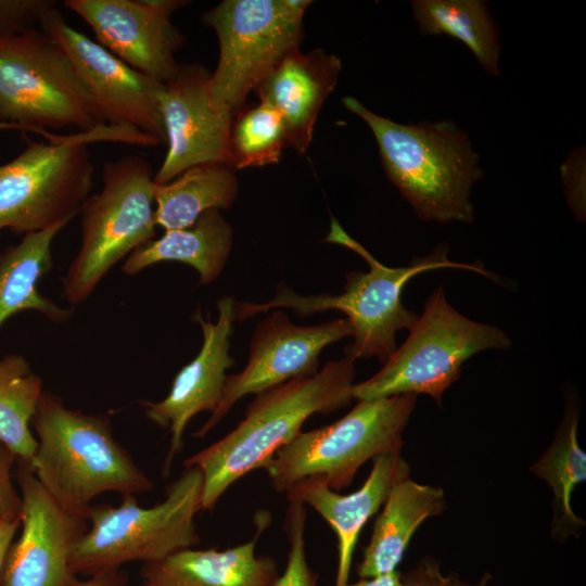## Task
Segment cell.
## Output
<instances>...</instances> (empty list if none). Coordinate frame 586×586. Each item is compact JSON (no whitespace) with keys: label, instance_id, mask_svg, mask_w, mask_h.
<instances>
[{"label":"cell","instance_id":"6da1fadb","mask_svg":"<svg viewBox=\"0 0 586 586\" xmlns=\"http://www.w3.org/2000/svg\"><path fill=\"white\" fill-rule=\"evenodd\" d=\"M347 358L327 362L314 375L292 379L256 394L244 418L222 438L183 462L203 474L201 511H212L235 481L264 466L301 432L315 413L347 406L355 379Z\"/></svg>","mask_w":586,"mask_h":586},{"label":"cell","instance_id":"7a4b0ae2","mask_svg":"<svg viewBox=\"0 0 586 586\" xmlns=\"http://www.w3.org/2000/svg\"><path fill=\"white\" fill-rule=\"evenodd\" d=\"M327 242L343 245L369 265V271H351L345 277L343 292L336 295L319 294L304 296L279 285L273 298L265 303L239 302L234 304L235 320H245L276 308H291L301 316L327 310H340L346 315L352 328V344L344 348L345 358L355 362L359 358L377 357L385 362L396 351L395 335L409 330L418 315L402 302L404 286L413 277L441 268L467 269L495 281L496 276L483 266L462 264L447 258V247L435 249L424 257H416L408 266L388 267L377 260L360 243L349 237L339 221L331 219Z\"/></svg>","mask_w":586,"mask_h":586},{"label":"cell","instance_id":"3957f363","mask_svg":"<svg viewBox=\"0 0 586 586\" xmlns=\"http://www.w3.org/2000/svg\"><path fill=\"white\" fill-rule=\"evenodd\" d=\"M342 103L368 125L388 179L420 219L473 221L470 193L483 171L469 137L454 122L404 125L353 97H344Z\"/></svg>","mask_w":586,"mask_h":586},{"label":"cell","instance_id":"277c9868","mask_svg":"<svg viewBox=\"0 0 586 586\" xmlns=\"http://www.w3.org/2000/svg\"><path fill=\"white\" fill-rule=\"evenodd\" d=\"M31 425L37 449L29 468L66 512L87 519L91 501L103 493L136 496L153 488L105 416L69 409L43 391Z\"/></svg>","mask_w":586,"mask_h":586},{"label":"cell","instance_id":"5b68a950","mask_svg":"<svg viewBox=\"0 0 586 586\" xmlns=\"http://www.w3.org/2000/svg\"><path fill=\"white\" fill-rule=\"evenodd\" d=\"M202 489L201 470L188 467L154 507H140L135 495H124L117 507L92 506L87 517L91 526L72 550V570L90 576L131 561L155 562L199 545L195 515Z\"/></svg>","mask_w":586,"mask_h":586},{"label":"cell","instance_id":"8992f818","mask_svg":"<svg viewBox=\"0 0 586 586\" xmlns=\"http://www.w3.org/2000/svg\"><path fill=\"white\" fill-rule=\"evenodd\" d=\"M0 122L44 137L107 125L65 51L38 28L0 36Z\"/></svg>","mask_w":586,"mask_h":586},{"label":"cell","instance_id":"52a82bcc","mask_svg":"<svg viewBox=\"0 0 586 586\" xmlns=\"http://www.w3.org/2000/svg\"><path fill=\"white\" fill-rule=\"evenodd\" d=\"M102 189L80 214V245L62 281L72 305L86 302L126 255L155 238V182L151 165L137 155L106 162Z\"/></svg>","mask_w":586,"mask_h":586},{"label":"cell","instance_id":"ba28073f","mask_svg":"<svg viewBox=\"0 0 586 586\" xmlns=\"http://www.w3.org/2000/svg\"><path fill=\"white\" fill-rule=\"evenodd\" d=\"M508 335L498 327L476 322L458 313L440 285L406 341L366 381L353 385V399L368 400L398 394H428L440 406L444 392L461 374L462 365L484 349H506Z\"/></svg>","mask_w":586,"mask_h":586},{"label":"cell","instance_id":"9c48e42d","mask_svg":"<svg viewBox=\"0 0 586 586\" xmlns=\"http://www.w3.org/2000/svg\"><path fill=\"white\" fill-rule=\"evenodd\" d=\"M417 395L358 400L337 421L301 432L264 466L271 487L281 493L296 482L319 476L331 489L347 487L369 459L402 448V434Z\"/></svg>","mask_w":586,"mask_h":586},{"label":"cell","instance_id":"30bf717a","mask_svg":"<svg viewBox=\"0 0 586 586\" xmlns=\"http://www.w3.org/2000/svg\"><path fill=\"white\" fill-rule=\"evenodd\" d=\"M103 127L71 136L27 139L25 149L0 165V230L28 234L68 224L90 195L94 166L87 143L105 140Z\"/></svg>","mask_w":586,"mask_h":586},{"label":"cell","instance_id":"8fae6325","mask_svg":"<svg viewBox=\"0 0 586 586\" xmlns=\"http://www.w3.org/2000/svg\"><path fill=\"white\" fill-rule=\"evenodd\" d=\"M308 0H225L202 15L219 42L211 91L235 114L250 92L285 58L300 50Z\"/></svg>","mask_w":586,"mask_h":586},{"label":"cell","instance_id":"7c38bea8","mask_svg":"<svg viewBox=\"0 0 586 586\" xmlns=\"http://www.w3.org/2000/svg\"><path fill=\"white\" fill-rule=\"evenodd\" d=\"M349 335L352 328L347 319L297 326L282 310L273 311L253 333L246 366L241 372L227 377L218 406L193 435L204 437L247 394L316 374L321 351Z\"/></svg>","mask_w":586,"mask_h":586},{"label":"cell","instance_id":"4fadbf2b","mask_svg":"<svg viewBox=\"0 0 586 586\" xmlns=\"http://www.w3.org/2000/svg\"><path fill=\"white\" fill-rule=\"evenodd\" d=\"M209 77L200 64H179L176 74L160 84L157 103L168 148L154 174L155 184L166 183L196 164L231 165L229 140L234 114L216 102Z\"/></svg>","mask_w":586,"mask_h":586},{"label":"cell","instance_id":"5bb4252c","mask_svg":"<svg viewBox=\"0 0 586 586\" xmlns=\"http://www.w3.org/2000/svg\"><path fill=\"white\" fill-rule=\"evenodd\" d=\"M39 27L65 51L100 104L107 124L128 127L165 141L157 103L161 82L73 28L56 8L44 15Z\"/></svg>","mask_w":586,"mask_h":586},{"label":"cell","instance_id":"9a60e30c","mask_svg":"<svg viewBox=\"0 0 586 586\" xmlns=\"http://www.w3.org/2000/svg\"><path fill=\"white\" fill-rule=\"evenodd\" d=\"M22 532L8 551L0 586H77L71 555L87 531V519L66 512L22 463Z\"/></svg>","mask_w":586,"mask_h":586},{"label":"cell","instance_id":"2e32d148","mask_svg":"<svg viewBox=\"0 0 586 586\" xmlns=\"http://www.w3.org/2000/svg\"><path fill=\"white\" fill-rule=\"evenodd\" d=\"M180 0H66L92 29L97 42L135 69L164 82L177 72L175 53L184 37L170 16Z\"/></svg>","mask_w":586,"mask_h":586},{"label":"cell","instance_id":"e0dca14e","mask_svg":"<svg viewBox=\"0 0 586 586\" xmlns=\"http://www.w3.org/2000/svg\"><path fill=\"white\" fill-rule=\"evenodd\" d=\"M234 301L229 296L218 302V319L205 320L198 309L194 320L203 332L202 347L196 357L175 377L168 395L160 402L143 400L148 419L170 433V446L164 463V474L170 472L174 457L182 448V436L189 421L201 411L211 413L218 406L227 370L234 365L229 354L233 333Z\"/></svg>","mask_w":586,"mask_h":586},{"label":"cell","instance_id":"ac0fdd59","mask_svg":"<svg viewBox=\"0 0 586 586\" xmlns=\"http://www.w3.org/2000/svg\"><path fill=\"white\" fill-rule=\"evenodd\" d=\"M402 448L377 456L364 484L341 495L319 476L303 479L285 491L286 500L309 505L332 527L337 537V569L334 586H347L359 533L383 506L391 489L409 477L410 469Z\"/></svg>","mask_w":586,"mask_h":586},{"label":"cell","instance_id":"d6986e66","mask_svg":"<svg viewBox=\"0 0 586 586\" xmlns=\"http://www.w3.org/2000/svg\"><path fill=\"white\" fill-rule=\"evenodd\" d=\"M341 60L322 49L300 50L285 58L255 89L259 101L280 114L288 145L304 154L319 112L337 84Z\"/></svg>","mask_w":586,"mask_h":586},{"label":"cell","instance_id":"ffe728a7","mask_svg":"<svg viewBox=\"0 0 586 586\" xmlns=\"http://www.w3.org/2000/svg\"><path fill=\"white\" fill-rule=\"evenodd\" d=\"M267 520L259 515L253 539L235 547L188 548L143 563L138 586H269L279 575L277 561L255 551Z\"/></svg>","mask_w":586,"mask_h":586},{"label":"cell","instance_id":"44dd1931","mask_svg":"<svg viewBox=\"0 0 586 586\" xmlns=\"http://www.w3.org/2000/svg\"><path fill=\"white\" fill-rule=\"evenodd\" d=\"M444 510L445 495L441 487L419 484L409 477L395 484L357 564L358 576L370 578L397 571L419 525Z\"/></svg>","mask_w":586,"mask_h":586},{"label":"cell","instance_id":"7402d4cb","mask_svg":"<svg viewBox=\"0 0 586 586\" xmlns=\"http://www.w3.org/2000/svg\"><path fill=\"white\" fill-rule=\"evenodd\" d=\"M233 231L217 209L202 214L192 225L167 230L135 250L123 264L125 275H137L160 262H181L194 268L200 284L220 275L232 247Z\"/></svg>","mask_w":586,"mask_h":586},{"label":"cell","instance_id":"603a6c76","mask_svg":"<svg viewBox=\"0 0 586 586\" xmlns=\"http://www.w3.org/2000/svg\"><path fill=\"white\" fill-rule=\"evenodd\" d=\"M66 225L61 222L25 234L20 243L1 254L0 328L11 316L24 310H35L56 323L73 317V308L59 306L43 296L37 286L53 266L52 243Z\"/></svg>","mask_w":586,"mask_h":586},{"label":"cell","instance_id":"cb8c5ba5","mask_svg":"<svg viewBox=\"0 0 586 586\" xmlns=\"http://www.w3.org/2000/svg\"><path fill=\"white\" fill-rule=\"evenodd\" d=\"M235 169L227 163L193 165L170 181L156 184L155 222L165 231L192 225L212 209L229 208L238 193Z\"/></svg>","mask_w":586,"mask_h":586},{"label":"cell","instance_id":"d4e9b609","mask_svg":"<svg viewBox=\"0 0 586 586\" xmlns=\"http://www.w3.org/2000/svg\"><path fill=\"white\" fill-rule=\"evenodd\" d=\"M412 9L422 34H445L458 39L471 50L485 72L499 75L498 33L484 1L416 0Z\"/></svg>","mask_w":586,"mask_h":586},{"label":"cell","instance_id":"484cf974","mask_svg":"<svg viewBox=\"0 0 586 586\" xmlns=\"http://www.w3.org/2000/svg\"><path fill=\"white\" fill-rule=\"evenodd\" d=\"M577 411L568 408L553 442L531 467L553 492L551 536L556 539L577 534L585 525L571 506L575 486L586 480V454L577 442Z\"/></svg>","mask_w":586,"mask_h":586},{"label":"cell","instance_id":"4316f807","mask_svg":"<svg viewBox=\"0 0 586 586\" xmlns=\"http://www.w3.org/2000/svg\"><path fill=\"white\" fill-rule=\"evenodd\" d=\"M42 393V380L24 356L0 359V443L28 467L37 449L30 424Z\"/></svg>","mask_w":586,"mask_h":586},{"label":"cell","instance_id":"83f0119b","mask_svg":"<svg viewBox=\"0 0 586 586\" xmlns=\"http://www.w3.org/2000/svg\"><path fill=\"white\" fill-rule=\"evenodd\" d=\"M285 146L289 145L284 123L267 102L243 106L234 114L229 140L234 169L276 164Z\"/></svg>","mask_w":586,"mask_h":586},{"label":"cell","instance_id":"f1b7e54d","mask_svg":"<svg viewBox=\"0 0 586 586\" xmlns=\"http://www.w3.org/2000/svg\"><path fill=\"white\" fill-rule=\"evenodd\" d=\"M305 521L306 508L304 504L289 502L284 531L290 544L288 561L284 572L278 575L269 586H316L318 574L307 563L305 552Z\"/></svg>","mask_w":586,"mask_h":586},{"label":"cell","instance_id":"f546056e","mask_svg":"<svg viewBox=\"0 0 586 586\" xmlns=\"http://www.w3.org/2000/svg\"><path fill=\"white\" fill-rule=\"evenodd\" d=\"M55 8L52 0H0V36L37 29L44 15Z\"/></svg>","mask_w":586,"mask_h":586},{"label":"cell","instance_id":"4dcf8cb0","mask_svg":"<svg viewBox=\"0 0 586 586\" xmlns=\"http://www.w3.org/2000/svg\"><path fill=\"white\" fill-rule=\"evenodd\" d=\"M489 573H484L476 583L462 581L455 572L443 574L440 563L433 557L422 558L412 569L400 573V586H487L492 579Z\"/></svg>","mask_w":586,"mask_h":586},{"label":"cell","instance_id":"1f68e13d","mask_svg":"<svg viewBox=\"0 0 586 586\" xmlns=\"http://www.w3.org/2000/svg\"><path fill=\"white\" fill-rule=\"evenodd\" d=\"M15 457L0 443V520L20 515L21 496L12 482V463Z\"/></svg>","mask_w":586,"mask_h":586},{"label":"cell","instance_id":"d6a6232c","mask_svg":"<svg viewBox=\"0 0 586 586\" xmlns=\"http://www.w3.org/2000/svg\"><path fill=\"white\" fill-rule=\"evenodd\" d=\"M20 525V515H10L0 520V582L8 551Z\"/></svg>","mask_w":586,"mask_h":586},{"label":"cell","instance_id":"836d02e7","mask_svg":"<svg viewBox=\"0 0 586 586\" xmlns=\"http://www.w3.org/2000/svg\"><path fill=\"white\" fill-rule=\"evenodd\" d=\"M127 574L119 569L109 570L88 576L85 581H79L77 586H126Z\"/></svg>","mask_w":586,"mask_h":586},{"label":"cell","instance_id":"e575fe53","mask_svg":"<svg viewBox=\"0 0 586 586\" xmlns=\"http://www.w3.org/2000/svg\"><path fill=\"white\" fill-rule=\"evenodd\" d=\"M347 586H400V573L395 571L381 576L360 578L355 583H348Z\"/></svg>","mask_w":586,"mask_h":586},{"label":"cell","instance_id":"d590c367","mask_svg":"<svg viewBox=\"0 0 586 586\" xmlns=\"http://www.w3.org/2000/svg\"><path fill=\"white\" fill-rule=\"evenodd\" d=\"M1 130H20V128L13 124L0 122V131Z\"/></svg>","mask_w":586,"mask_h":586},{"label":"cell","instance_id":"8d00e7d4","mask_svg":"<svg viewBox=\"0 0 586 586\" xmlns=\"http://www.w3.org/2000/svg\"><path fill=\"white\" fill-rule=\"evenodd\" d=\"M1 254H2V252L0 251V257H1Z\"/></svg>","mask_w":586,"mask_h":586}]
</instances>
